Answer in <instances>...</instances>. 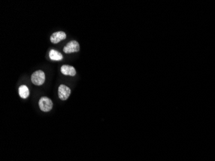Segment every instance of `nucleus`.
Returning <instances> with one entry per match:
<instances>
[{
    "label": "nucleus",
    "instance_id": "f257e3e1",
    "mask_svg": "<svg viewBox=\"0 0 215 161\" xmlns=\"http://www.w3.org/2000/svg\"><path fill=\"white\" fill-rule=\"evenodd\" d=\"M32 83L37 86H41L45 81V74L43 71L38 70L34 72L31 76Z\"/></svg>",
    "mask_w": 215,
    "mask_h": 161
},
{
    "label": "nucleus",
    "instance_id": "f03ea898",
    "mask_svg": "<svg viewBox=\"0 0 215 161\" xmlns=\"http://www.w3.org/2000/svg\"><path fill=\"white\" fill-rule=\"evenodd\" d=\"M39 106L41 111L48 112L53 108V103L47 97H42L39 101Z\"/></svg>",
    "mask_w": 215,
    "mask_h": 161
},
{
    "label": "nucleus",
    "instance_id": "7ed1b4c3",
    "mask_svg": "<svg viewBox=\"0 0 215 161\" xmlns=\"http://www.w3.org/2000/svg\"><path fill=\"white\" fill-rule=\"evenodd\" d=\"M80 50V46L78 42L73 40L68 42L67 45L63 48V52L65 54H71L73 52H77Z\"/></svg>",
    "mask_w": 215,
    "mask_h": 161
},
{
    "label": "nucleus",
    "instance_id": "20e7f679",
    "mask_svg": "<svg viewBox=\"0 0 215 161\" xmlns=\"http://www.w3.org/2000/svg\"><path fill=\"white\" fill-rule=\"evenodd\" d=\"M71 94V90L69 87L65 85V84H61L58 88V96L59 98L62 101H66L69 97Z\"/></svg>",
    "mask_w": 215,
    "mask_h": 161
},
{
    "label": "nucleus",
    "instance_id": "39448f33",
    "mask_svg": "<svg viewBox=\"0 0 215 161\" xmlns=\"http://www.w3.org/2000/svg\"><path fill=\"white\" fill-rule=\"evenodd\" d=\"M66 38V33L63 31H59L54 32L50 36V41L54 44H57L59 42L63 41Z\"/></svg>",
    "mask_w": 215,
    "mask_h": 161
},
{
    "label": "nucleus",
    "instance_id": "423d86ee",
    "mask_svg": "<svg viewBox=\"0 0 215 161\" xmlns=\"http://www.w3.org/2000/svg\"><path fill=\"white\" fill-rule=\"evenodd\" d=\"M61 72L63 75L75 76L76 75V70L75 68L70 65H63L61 68Z\"/></svg>",
    "mask_w": 215,
    "mask_h": 161
},
{
    "label": "nucleus",
    "instance_id": "0eeeda50",
    "mask_svg": "<svg viewBox=\"0 0 215 161\" xmlns=\"http://www.w3.org/2000/svg\"><path fill=\"white\" fill-rule=\"evenodd\" d=\"M49 57L51 60L61 61L63 59V56L61 52L57 51L54 49H52L49 52Z\"/></svg>",
    "mask_w": 215,
    "mask_h": 161
},
{
    "label": "nucleus",
    "instance_id": "6e6552de",
    "mask_svg": "<svg viewBox=\"0 0 215 161\" xmlns=\"http://www.w3.org/2000/svg\"><path fill=\"white\" fill-rule=\"evenodd\" d=\"M19 95L23 99H27L30 94L29 90L26 85H21L19 88Z\"/></svg>",
    "mask_w": 215,
    "mask_h": 161
}]
</instances>
